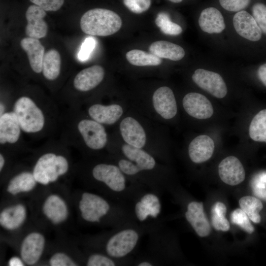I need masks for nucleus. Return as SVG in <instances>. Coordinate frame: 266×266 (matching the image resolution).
I'll return each mask as SVG.
<instances>
[{
	"label": "nucleus",
	"instance_id": "f704fd0d",
	"mask_svg": "<svg viewBox=\"0 0 266 266\" xmlns=\"http://www.w3.org/2000/svg\"><path fill=\"white\" fill-rule=\"evenodd\" d=\"M117 165L125 175L135 176L141 172L136 165L124 157L118 160Z\"/></svg>",
	"mask_w": 266,
	"mask_h": 266
},
{
	"label": "nucleus",
	"instance_id": "a878e982",
	"mask_svg": "<svg viewBox=\"0 0 266 266\" xmlns=\"http://www.w3.org/2000/svg\"><path fill=\"white\" fill-rule=\"evenodd\" d=\"M126 58L132 65L135 66H156L162 63L161 58L143 50L133 49L126 53Z\"/></svg>",
	"mask_w": 266,
	"mask_h": 266
},
{
	"label": "nucleus",
	"instance_id": "39448f33",
	"mask_svg": "<svg viewBox=\"0 0 266 266\" xmlns=\"http://www.w3.org/2000/svg\"><path fill=\"white\" fill-rule=\"evenodd\" d=\"M122 20L115 12L104 8H94L86 11L81 17L80 28L85 33L105 36L118 32Z\"/></svg>",
	"mask_w": 266,
	"mask_h": 266
},
{
	"label": "nucleus",
	"instance_id": "7c9ffc66",
	"mask_svg": "<svg viewBox=\"0 0 266 266\" xmlns=\"http://www.w3.org/2000/svg\"><path fill=\"white\" fill-rule=\"evenodd\" d=\"M231 222L240 227L248 233H252L255 230L247 215L241 209L234 210L231 214Z\"/></svg>",
	"mask_w": 266,
	"mask_h": 266
},
{
	"label": "nucleus",
	"instance_id": "412c9836",
	"mask_svg": "<svg viewBox=\"0 0 266 266\" xmlns=\"http://www.w3.org/2000/svg\"><path fill=\"white\" fill-rule=\"evenodd\" d=\"M25 206L18 203L4 208L0 213V225L6 230L13 231L20 228L26 219Z\"/></svg>",
	"mask_w": 266,
	"mask_h": 266
},
{
	"label": "nucleus",
	"instance_id": "f257e3e1",
	"mask_svg": "<svg viewBox=\"0 0 266 266\" xmlns=\"http://www.w3.org/2000/svg\"><path fill=\"white\" fill-rule=\"evenodd\" d=\"M11 110L24 134L32 139L50 137L59 129L62 113L58 104L45 97L26 93L17 96Z\"/></svg>",
	"mask_w": 266,
	"mask_h": 266
},
{
	"label": "nucleus",
	"instance_id": "c756f323",
	"mask_svg": "<svg viewBox=\"0 0 266 266\" xmlns=\"http://www.w3.org/2000/svg\"><path fill=\"white\" fill-rule=\"evenodd\" d=\"M155 23L162 33L170 35H177L182 32V28L172 22L169 15L166 12L159 13L155 20Z\"/></svg>",
	"mask_w": 266,
	"mask_h": 266
},
{
	"label": "nucleus",
	"instance_id": "f03ea898",
	"mask_svg": "<svg viewBox=\"0 0 266 266\" xmlns=\"http://www.w3.org/2000/svg\"><path fill=\"white\" fill-rule=\"evenodd\" d=\"M59 139L68 147L87 154L107 149L109 133L106 127L91 118L81 108L67 107L62 113Z\"/></svg>",
	"mask_w": 266,
	"mask_h": 266
},
{
	"label": "nucleus",
	"instance_id": "6e6552de",
	"mask_svg": "<svg viewBox=\"0 0 266 266\" xmlns=\"http://www.w3.org/2000/svg\"><path fill=\"white\" fill-rule=\"evenodd\" d=\"M91 118L106 127L116 126L127 112L126 106L118 102L103 103L91 100L81 107Z\"/></svg>",
	"mask_w": 266,
	"mask_h": 266
},
{
	"label": "nucleus",
	"instance_id": "b1692460",
	"mask_svg": "<svg viewBox=\"0 0 266 266\" xmlns=\"http://www.w3.org/2000/svg\"><path fill=\"white\" fill-rule=\"evenodd\" d=\"M151 54L160 58L177 61L185 56V51L180 46L172 42L160 40L152 43L149 47Z\"/></svg>",
	"mask_w": 266,
	"mask_h": 266
},
{
	"label": "nucleus",
	"instance_id": "9d476101",
	"mask_svg": "<svg viewBox=\"0 0 266 266\" xmlns=\"http://www.w3.org/2000/svg\"><path fill=\"white\" fill-rule=\"evenodd\" d=\"M91 175L94 179L103 183L114 192H120L126 188V175L117 165L97 163L92 166Z\"/></svg>",
	"mask_w": 266,
	"mask_h": 266
},
{
	"label": "nucleus",
	"instance_id": "e433bc0d",
	"mask_svg": "<svg viewBox=\"0 0 266 266\" xmlns=\"http://www.w3.org/2000/svg\"><path fill=\"white\" fill-rule=\"evenodd\" d=\"M51 266H76L77 264L67 255L62 252L53 254L49 259Z\"/></svg>",
	"mask_w": 266,
	"mask_h": 266
},
{
	"label": "nucleus",
	"instance_id": "72a5a7b5",
	"mask_svg": "<svg viewBox=\"0 0 266 266\" xmlns=\"http://www.w3.org/2000/svg\"><path fill=\"white\" fill-rule=\"evenodd\" d=\"M125 5L132 12L140 14L147 10L151 3V0H123Z\"/></svg>",
	"mask_w": 266,
	"mask_h": 266
},
{
	"label": "nucleus",
	"instance_id": "a18cd8bd",
	"mask_svg": "<svg viewBox=\"0 0 266 266\" xmlns=\"http://www.w3.org/2000/svg\"><path fill=\"white\" fill-rule=\"evenodd\" d=\"M169 0L174 3H179L182 1V0Z\"/></svg>",
	"mask_w": 266,
	"mask_h": 266
},
{
	"label": "nucleus",
	"instance_id": "c03bdc74",
	"mask_svg": "<svg viewBox=\"0 0 266 266\" xmlns=\"http://www.w3.org/2000/svg\"><path fill=\"white\" fill-rule=\"evenodd\" d=\"M152 265L151 263L148 262H141L137 265L138 266H152Z\"/></svg>",
	"mask_w": 266,
	"mask_h": 266
},
{
	"label": "nucleus",
	"instance_id": "6ab92c4d",
	"mask_svg": "<svg viewBox=\"0 0 266 266\" xmlns=\"http://www.w3.org/2000/svg\"><path fill=\"white\" fill-rule=\"evenodd\" d=\"M185 215L187 220L199 236L205 237L210 234L211 226L204 213L202 202H190Z\"/></svg>",
	"mask_w": 266,
	"mask_h": 266
},
{
	"label": "nucleus",
	"instance_id": "4be33fe9",
	"mask_svg": "<svg viewBox=\"0 0 266 266\" xmlns=\"http://www.w3.org/2000/svg\"><path fill=\"white\" fill-rule=\"evenodd\" d=\"M199 24L203 32L208 33H220L225 29L223 15L217 9L212 7L206 8L201 11Z\"/></svg>",
	"mask_w": 266,
	"mask_h": 266
},
{
	"label": "nucleus",
	"instance_id": "473e14b6",
	"mask_svg": "<svg viewBox=\"0 0 266 266\" xmlns=\"http://www.w3.org/2000/svg\"><path fill=\"white\" fill-rule=\"evenodd\" d=\"M253 17L262 32L266 34V5L258 2L252 7Z\"/></svg>",
	"mask_w": 266,
	"mask_h": 266
},
{
	"label": "nucleus",
	"instance_id": "c9c22d12",
	"mask_svg": "<svg viewBox=\"0 0 266 266\" xmlns=\"http://www.w3.org/2000/svg\"><path fill=\"white\" fill-rule=\"evenodd\" d=\"M250 0H219L222 7L229 11L238 12L246 8Z\"/></svg>",
	"mask_w": 266,
	"mask_h": 266
},
{
	"label": "nucleus",
	"instance_id": "0eeeda50",
	"mask_svg": "<svg viewBox=\"0 0 266 266\" xmlns=\"http://www.w3.org/2000/svg\"><path fill=\"white\" fill-rule=\"evenodd\" d=\"M104 77V69L99 65H94L78 72L72 81V89L75 94L64 103L65 105L67 107L77 108L82 95L97 88Z\"/></svg>",
	"mask_w": 266,
	"mask_h": 266
},
{
	"label": "nucleus",
	"instance_id": "dca6fc26",
	"mask_svg": "<svg viewBox=\"0 0 266 266\" xmlns=\"http://www.w3.org/2000/svg\"><path fill=\"white\" fill-rule=\"evenodd\" d=\"M220 179L226 184L237 185L245 179V170L238 158L231 156L224 159L218 166Z\"/></svg>",
	"mask_w": 266,
	"mask_h": 266
},
{
	"label": "nucleus",
	"instance_id": "aec40b11",
	"mask_svg": "<svg viewBox=\"0 0 266 266\" xmlns=\"http://www.w3.org/2000/svg\"><path fill=\"white\" fill-rule=\"evenodd\" d=\"M22 49L27 53L32 70L35 73H42V66L45 49L38 39L26 37L20 42Z\"/></svg>",
	"mask_w": 266,
	"mask_h": 266
},
{
	"label": "nucleus",
	"instance_id": "ddd939ff",
	"mask_svg": "<svg viewBox=\"0 0 266 266\" xmlns=\"http://www.w3.org/2000/svg\"><path fill=\"white\" fill-rule=\"evenodd\" d=\"M182 106L189 116L197 119L209 118L214 112L209 100L198 93L191 92L185 95L182 100Z\"/></svg>",
	"mask_w": 266,
	"mask_h": 266
},
{
	"label": "nucleus",
	"instance_id": "2f4dec72",
	"mask_svg": "<svg viewBox=\"0 0 266 266\" xmlns=\"http://www.w3.org/2000/svg\"><path fill=\"white\" fill-rule=\"evenodd\" d=\"M140 201L144 203L149 212L150 216L156 218L161 212V203L158 197L153 194L148 193L143 196Z\"/></svg>",
	"mask_w": 266,
	"mask_h": 266
},
{
	"label": "nucleus",
	"instance_id": "ea45409f",
	"mask_svg": "<svg viewBox=\"0 0 266 266\" xmlns=\"http://www.w3.org/2000/svg\"><path fill=\"white\" fill-rule=\"evenodd\" d=\"M45 11H56L63 5L64 0H30Z\"/></svg>",
	"mask_w": 266,
	"mask_h": 266
},
{
	"label": "nucleus",
	"instance_id": "423d86ee",
	"mask_svg": "<svg viewBox=\"0 0 266 266\" xmlns=\"http://www.w3.org/2000/svg\"><path fill=\"white\" fill-rule=\"evenodd\" d=\"M15 113L8 111L0 115V148L13 154L31 150Z\"/></svg>",
	"mask_w": 266,
	"mask_h": 266
},
{
	"label": "nucleus",
	"instance_id": "c85d7f7f",
	"mask_svg": "<svg viewBox=\"0 0 266 266\" xmlns=\"http://www.w3.org/2000/svg\"><path fill=\"white\" fill-rule=\"evenodd\" d=\"M227 208L221 202L217 201L211 209V221L213 227L217 231L226 232L229 230L230 225L226 218Z\"/></svg>",
	"mask_w": 266,
	"mask_h": 266
},
{
	"label": "nucleus",
	"instance_id": "393cba45",
	"mask_svg": "<svg viewBox=\"0 0 266 266\" xmlns=\"http://www.w3.org/2000/svg\"><path fill=\"white\" fill-rule=\"evenodd\" d=\"M61 71V60L59 53L54 49L44 54L42 66V74L44 79L53 82L58 79Z\"/></svg>",
	"mask_w": 266,
	"mask_h": 266
},
{
	"label": "nucleus",
	"instance_id": "79ce46f5",
	"mask_svg": "<svg viewBox=\"0 0 266 266\" xmlns=\"http://www.w3.org/2000/svg\"><path fill=\"white\" fill-rule=\"evenodd\" d=\"M257 74L260 80L266 86V64L261 65L259 67Z\"/></svg>",
	"mask_w": 266,
	"mask_h": 266
},
{
	"label": "nucleus",
	"instance_id": "a211bd4d",
	"mask_svg": "<svg viewBox=\"0 0 266 266\" xmlns=\"http://www.w3.org/2000/svg\"><path fill=\"white\" fill-rule=\"evenodd\" d=\"M215 149L213 140L207 135H200L189 143L188 155L191 160L200 164L208 160L212 156Z\"/></svg>",
	"mask_w": 266,
	"mask_h": 266
},
{
	"label": "nucleus",
	"instance_id": "f8f14e48",
	"mask_svg": "<svg viewBox=\"0 0 266 266\" xmlns=\"http://www.w3.org/2000/svg\"><path fill=\"white\" fill-rule=\"evenodd\" d=\"M192 78L199 87L217 98H223L227 94V85L218 73L199 68L195 71Z\"/></svg>",
	"mask_w": 266,
	"mask_h": 266
},
{
	"label": "nucleus",
	"instance_id": "a19ab883",
	"mask_svg": "<svg viewBox=\"0 0 266 266\" xmlns=\"http://www.w3.org/2000/svg\"><path fill=\"white\" fill-rule=\"evenodd\" d=\"M135 213L136 217L140 221L145 220L150 216L149 211L140 200L138 201L135 205Z\"/></svg>",
	"mask_w": 266,
	"mask_h": 266
},
{
	"label": "nucleus",
	"instance_id": "4c0bfd02",
	"mask_svg": "<svg viewBox=\"0 0 266 266\" xmlns=\"http://www.w3.org/2000/svg\"><path fill=\"white\" fill-rule=\"evenodd\" d=\"M96 41L92 37H88L83 42L78 54V58L80 61L87 60L92 52L95 48Z\"/></svg>",
	"mask_w": 266,
	"mask_h": 266
},
{
	"label": "nucleus",
	"instance_id": "f3484780",
	"mask_svg": "<svg viewBox=\"0 0 266 266\" xmlns=\"http://www.w3.org/2000/svg\"><path fill=\"white\" fill-rule=\"evenodd\" d=\"M233 22L236 32L241 36L253 41L261 39L262 32L254 17L247 11L236 13Z\"/></svg>",
	"mask_w": 266,
	"mask_h": 266
},
{
	"label": "nucleus",
	"instance_id": "cd10ccee",
	"mask_svg": "<svg viewBox=\"0 0 266 266\" xmlns=\"http://www.w3.org/2000/svg\"><path fill=\"white\" fill-rule=\"evenodd\" d=\"M240 208L247 215L250 220L255 223L261 222L259 212L263 205L258 199L250 196L242 197L239 200Z\"/></svg>",
	"mask_w": 266,
	"mask_h": 266
},
{
	"label": "nucleus",
	"instance_id": "20e7f679",
	"mask_svg": "<svg viewBox=\"0 0 266 266\" xmlns=\"http://www.w3.org/2000/svg\"><path fill=\"white\" fill-rule=\"evenodd\" d=\"M116 126L113 133L127 144L149 152L151 148L161 146V131L137 111H127Z\"/></svg>",
	"mask_w": 266,
	"mask_h": 266
},
{
	"label": "nucleus",
	"instance_id": "58836bf2",
	"mask_svg": "<svg viewBox=\"0 0 266 266\" xmlns=\"http://www.w3.org/2000/svg\"><path fill=\"white\" fill-rule=\"evenodd\" d=\"M88 266H114L115 262L104 255L94 254L89 256L87 262Z\"/></svg>",
	"mask_w": 266,
	"mask_h": 266
},
{
	"label": "nucleus",
	"instance_id": "37998d69",
	"mask_svg": "<svg viewBox=\"0 0 266 266\" xmlns=\"http://www.w3.org/2000/svg\"><path fill=\"white\" fill-rule=\"evenodd\" d=\"M10 266H24V262L23 260L17 257H12L8 262Z\"/></svg>",
	"mask_w": 266,
	"mask_h": 266
},
{
	"label": "nucleus",
	"instance_id": "7ed1b4c3",
	"mask_svg": "<svg viewBox=\"0 0 266 266\" xmlns=\"http://www.w3.org/2000/svg\"><path fill=\"white\" fill-rule=\"evenodd\" d=\"M68 149L59 138H49L33 150L35 159L32 170L37 183L47 185L67 173L70 169Z\"/></svg>",
	"mask_w": 266,
	"mask_h": 266
},
{
	"label": "nucleus",
	"instance_id": "9b49d317",
	"mask_svg": "<svg viewBox=\"0 0 266 266\" xmlns=\"http://www.w3.org/2000/svg\"><path fill=\"white\" fill-rule=\"evenodd\" d=\"M139 235L133 229H125L114 234L106 245L107 254L113 258H120L127 256L134 248Z\"/></svg>",
	"mask_w": 266,
	"mask_h": 266
},
{
	"label": "nucleus",
	"instance_id": "2eb2a0df",
	"mask_svg": "<svg viewBox=\"0 0 266 266\" xmlns=\"http://www.w3.org/2000/svg\"><path fill=\"white\" fill-rule=\"evenodd\" d=\"M45 11L36 5H31L26 12L28 23L25 33L29 37L39 39L45 37L47 33L48 26L44 20Z\"/></svg>",
	"mask_w": 266,
	"mask_h": 266
},
{
	"label": "nucleus",
	"instance_id": "1a4fd4ad",
	"mask_svg": "<svg viewBox=\"0 0 266 266\" xmlns=\"http://www.w3.org/2000/svg\"><path fill=\"white\" fill-rule=\"evenodd\" d=\"M154 116L169 121L174 118L178 111L176 100L172 90L167 86H161L153 93L151 104L148 105Z\"/></svg>",
	"mask_w": 266,
	"mask_h": 266
},
{
	"label": "nucleus",
	"instance_id": "bb28decb",
	"mask_svg": "<svg viewBox=\"0 0 266 266\" xmlns=\"http://www.w3.org/2000/svg\"><path fill=\"white\" fill-rule=\"evenodd\" d=\"M249 134L253 140L266 143V109L260 111L253 118L249 126Z\"/></svg>",
	"mask_w": 266,
	"mask_h": 266
},
{
	"label": "nucleus",
	"instance_id": "5701e85b",
	"mask_svg": "<svg viewBox=\"0 0 266 266\" xmlns=\"http://www.w3.org/2000/svg\"><path fill=\"white\" fill-rule=\"evenodd\" d=\"M32 170L24 169L15 173L9 179L7 191L12 195L33 190L36 185Z\"/></svg>",
	"mask_w": 266,
	"mask_h": 266
},
{
	"label": "nucleus",
	"instance_id": "4468645a",
	"mask_svg": "<svg viewBox=\"0 0 266 266\" xmlns=\"http://www.w3.org/2000/svg\"><path fill=\"white\" fill-rule=\"evenodd\" d=\"M44 236L38 232L28 234L23 239L20 246V256L25 263L33 265L40 259L44 249Z\"/></svg>",
	"mask_w": 266,
	"mask_h": 266
}]
</instances>
